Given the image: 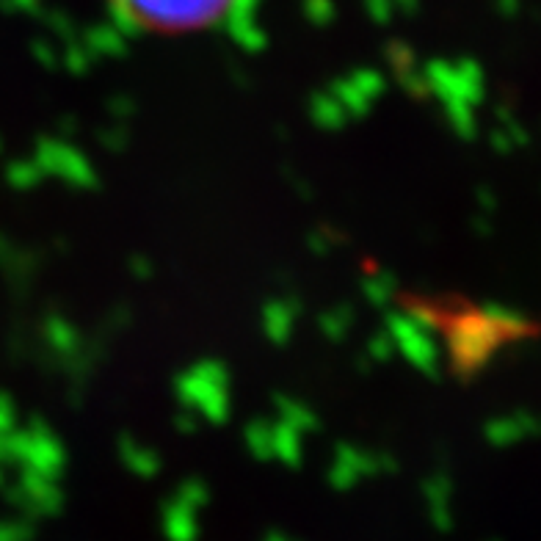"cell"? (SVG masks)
I'll return each mask as SVG.
<instances>
[{
    "mask_svg": "<svg viewBox=\"0 0 541 541\" xmlns=\"http://www.w3.org/2000/svg\"><path fill=\"white\" fill-rule=\"evenodd\" d=\"M34 530L25 522H0V541H31Z\"/></svg>",
    "mask_w": 541,
    "mask_h": 541,
    "instance_id": "obj_3",
    "label": "cell"
},
{
    "mask_svg": "<svg viewBox=\"0 0 541 541\" xmlns=\"http://www.w3.org/2000/svg\"><path fill=\"white\" fill-rule=\"evenodd\" d=\"M238 0H111L127 28L150 34H185L219 23Z\"/></svg>",
    "mask_w": 541,
    "mask_h": 541,
    "instance_id": "obj_1",
    "label": "cell"
},
{
    "mask_svg": "<svg viewBox=\"0 0 541 541\" xmlns=\"http://www.w3.org/2000/svg\"><path fill=\"white\" fill-rule=\"evenodd\" d=\"M163 533L169 541H196L199 525H196V508L174 500L163 511Z\"/></svg>",
    "mask_w": 541,
    "mask_h": 541,
    "instance_id": "obj_2",
    "label": "cell"
},
{
    "mask_svg": "<svg viewBox=\"0 0 541 541\" xmlns=\"http://www.w3.org/2000/svg\"><path fill=\"white\" fill-rule=\"evenodd\" d=\"M265 541H293V539H288V536H282V533H271V536H268V539Z\"/></svg>",
    "mask_w": 541,
    "mask_h": 541,
    "instance_id": "obj_4",
    "label": "cell"
}]
</instances>
